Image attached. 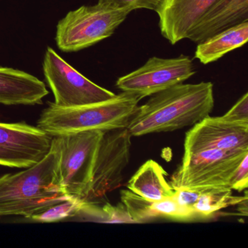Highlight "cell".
Returning a JSON list of instances; mask_svg holds the SVG:
<instances>
[{"mask_svg": "<svg viewBox=\"0 0 248 248\" xmlns=\"http://www.w3.org/2000/svg\"><path fill=\"white\" fill-rule=\"evenodd\" d=\"M122 202L134 223H143L158 218L154 202L146 200L130 190L120 192Z\"/></svg>", "mask_w": 248, "mask_h": 248, "instance_id": "19", "label": "cell"}, {"mask_svg": "<svg viewBox=\"0 0 248 248\" xmlns=\"http://www.w3.org/2000/svg\"><path fill=\"white\" fill-rule=\"evenodd\" d=\"M53 136L25 123H0V165L27 168L50 152Z\"/></svg>", "mask_w": 248, "mask_h": 248, "instance_id": "10", "label": "cell"}, {"mask_svg": "<svg viewBox=\"0 0 248 248\" xmlns=\"http://www.w3.org/2000/svg\"><path fill=\"white\" fill-rule=\"evenodd\" d=\"M142 98L122 92L102 102L74 108L50 103L37 121V127L51 136L88 130L102 131L127 127Z\"/></svg>", "mask_w": 248, "mask_h": 248, "instance_id": "3", "label": "cell"}, {"mask_svg": "<svg viewBox=\"0 0 248 248\" xmlns=\"http://www.w3.org/2000/svg\"><path fill=\"white\" fill-rule=\"evenodd\" d=\"M200 193L201 191H194V190H178L174 198L180 205L188 209L194 214L193 207L198 200Z\"/></svg>", "mask_w": 248, "mask_h": 248, "instance_id": "24", "label": "cell"}, {"mask_svg": "<svg viewBox=\"0 0 248 248\" xmlns=\"http://www.w3.org/2000/svg\"><path fill=\"white\" fill-rule=\"evenodd\" d=\"M130 13L98 3L70 11L58 23L56 45L66 53L88 48L111 37Z\"/></svg>", "mask_w": 248, "mask_h": 248, "instance_id": "6", "label": "cell"}, {"mask_svg": "<svg viewBox=\"0 0 248 248\" xmlns=\"http://www.w3.org/2000/svg\"><path fill=\"white\" fill-rule=\"evenodd\" d=\"M59 150L53 137L50 152L35 165L0 175V216H30L69 198L56 176Z\"/></svg>", "mask_w": 248, "mask_h": 248, "instance_id": "2", "label": "cell"}, {"mask_svg": "<svg viewBox=\"0 0 248 248\" xmlns=\"http://www.w3.org/2000/svg\"><path fill=\"white\" fill-rule=\"evenodd\" d=\"M103 135L93 130L53 136L59 150L58 184L69 198L82 201L86 195Z\"/></svg>", "mask_w": 248, "mask_h": 248, "instance_id": "5", "label": "cell"}, {"mask_svg": "<svg viewBox=\"0 0 248 248\" xmlns=\"http://www.w3.org/2000/svg\"><path fill=\"white\" fill-rule=\"evenodd\" d=\"M248 40V21H245L197 44L194 57L202 64H208L242 47Z\"/></svg>", "mask_w": 248, "mask_h": 248, "instance_id": "16", "label": "cell"}, {"mask_svg": "<svg viewBox=\"0 0 248 248\" xmlns=\"http://www.w3.org/2000/svg\"><path fill=\"white\" fill-rule=\"evenodd\" d=\"M132 137L127 127L104 131L92 180L82 202H92L122 185L123 172L130 162Z\"/></svg>", "mask_w": 248, "mask_h": 248, "instance_id": "8", "label": "cell"}, {"mask_svg": "<svg viewBox=\"0 0 248 248\" xmlns=\"http://www.w3.org/2000/svg\"><path fill=\"white\" fill-rule=\"evenodd\" d=\"M167 175L158 162L149 159L130 178L127 187L134 194L152 202L172 198L176 191L166 179Z\"/></svg>", "mask_w": 248, "mask_h": 248, "instance_id": "15", "label": "cell"}, {"mask_svg": "<svg viewBox=\"0 0 248 248\" xmlns=\"http://www.w3.org/2000/svg\"><path fill=\"white\" fill-rule=\"evenodd\" d=\"M214 104L212 82H183L151 95L139 106L127 128L133 137L175 131L210 115Z\"/></svg>", "mask_w": 248, "mask_h": 248, "instance_id": "1", "label": "cell"}, {"mask_svg": "<svg viewBox=\"0 0 248 248\" xmlns=\"http://www.w3.org/2000/svg\"><path fill=\"white\" fill-rule=\"evenodd\" d=\"M43 68L47 85L54 95L53 103L57 107H83L107 101L116 95L91 82L50 47L46 50Z\"/></svg>", "mask_w": 248, "mask_h": 248, "instance_id": "7", "label": "cell"}, {"mask_svg": "<svg viewBox=\"0 0 248 248\" xmlns=\"http://www.w3.org/2000/svg\"><path fill=\"white\" fill-rule=\"evenodd\" d=\"M76 216L104 223H134L123 204L113 206L109 203H107L102 207H98L94 202H82L75 217Z\"/></svg>", "mask_w": 248, "mask_h": 248, "instance_id": "18", "label": "cell"}, {"mask_svg": "<svg viewBox=\"0 0 248 248\" xmlns=\"http://www.w3.org/2000/svg\"><path fill=\"white\" fill-rule=\"evenodd\" d=\"M82 203L78 199H68L30 216L29 218L43 223H51L75 217Z\"/></svg>", "mask_w": 248, "mask_h": 248, "instance_id": "20", "label": "cell"}, {"mask_svg": "<svg viewBox=\"0 0 248 248\" xmlns=\"http://www.w3.org/2000/svg\"><path fill=\"white\" fill-rule=\"evenodd\" d=\"M248 198L247 189L245 195L235 197L232 190H216V191H201L198 200L193 207L195 217L206 218L222 209L236 205Z\"/></svg>", "mask_w": 248, "mask_h": 248, "instance_id": "17", "label": "cell"}, {"mask_svg": "<svg viewBox=\"0 0 248 248\" xmlns=\"http://www.w3.org/2000/svg\"><path fill=\"white\" fill-rule=\"evenodd\" d=\"M222 117L231 122L248 123V93L242 95L233 107Z\"/></svg>", "mask_w": 248, "mask_h": 248, "instance_id": "22", "label": "cell"}, {"mask_svg": "<svg viewBox=\"0 0 248 248\" xmlns=\"http://www.w3.org/2000/svg\"><path fill=\"white\" fill-rule=\"evenodd\" d=\"M248 155L245 156L241 163L235 171L232 182L231 188L232 190L241 192L248 189Z\"/></svg>", "mask_w": 248, "mask_h": 248, "instance_id": "23", "label": "cell"}, {"mask_svg": "<svg viewBox=\"0 0 248 248\" xmlns=\"http://www.w3.org/2000/svg\"><path fill=\"white\" fill-rule=\"evenodd\" d=\"M208 149L248 150V123L207 116L186 134L184 154Z\"/></svg>", "mask_w": 248, "mask_h": 248, "instance_id": "11", "label": "cell"}, {"mask_svg": "<svg viewBox=\"0 0 248 248\" xmlns=\"http://www.w3.org/2000/svg\"><path fill=\"white\" fill-rule=\"evenodd\" d=\"M195 73L189 56L181 55L172 59L155 56L141 67L119 78L116 87L143 98L183 83Z\"/></svg>", "mask_w": 248, "mask_h": 248, "instance_id": "9", "label": "cell"}, {"mask_svg": "<svg viewBox=\"0 0 248 248\" xmlns=\"http://www.w3.org/2000/svg\"><path fill=\"white\" fill-rule=\"evenodd\" d=\"M217 0H162L156 11L162 37L171 45L188 39L202 17Z\"/></svg>", "mask_w": 248, "mask_h": 248, "instance_id": "12", "label": "cell"}, {"mask_svg": "<svg viewBox=\"0 0 248 248\" xmlns=\"http://www.w3.org/2000/svg\"><path fill=\"white\" fill-rule=\"evenodd\" d=\"M247 155L248 150L217 149L184 154L181 163L170 177V184L175 191L232 189V177Z\"/></svg>", "mask_w": 248, "mask_h": 248, "instance_id": "4", "label": "cell"}, {"mask_svg": "<svg viewBox=\"0 0 248 248\" xmlns=\"http://www.w3.org/2000/svg\"><path fill=\"white\" fill-rule=\"evenodd\" d=\"M245 21H248V0H217L202 17L188 39L199 44Z\"/></svg>", "mask_w": 248, "mask_h": 248, "instance_id": "13", "label": "cell"}, {"mask_svg": "<svg viewBox=\"0 0 248 248\" xmlns=\"http://www.w3.org/2000/svg\"><path fill=\"white\" fill-rule=\"evenodd\" d=\"M44 82L24 71L0 66V104L36 105L48 95Z\"/></svg>", "mask_w": 248, "mask_h": 248, "instance_id": "14", "label": "cell"}, {"mask_svg": "<svg viewBox=\"0 0 248 248\" xmlns=\"http://www.w3.org/2000/svg\"><path fill=\"white\" fill-rule=\"evenodd\" d=\"M162 0H98V3L114 9H126L133 11L146 9L156 12Z\"/></svg>", "mask_w": 248, "mask_h": 248, "instance_id": "21", "label": "cell"}]
</instances>
